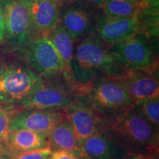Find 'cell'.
Listing matches in <instances>:
<instances>
[{
	"instance_id": "6da1fadb",
	"label": "cell",
	"mask_w": 159,
	"mask_h": 159,
	"mask_svg": "<svg viewBox=\"0 0 159 159\" xmlns=\"http://www.w3.org/2000/svg\"><path fill=\"white\" fill-rule=\"evenodd\" d=\"M71 71L77 94L97 80L105 77L120 78L127 72L115 59L111 49L95 37L87 38L76 47Z\"/></svg>"
},
{
	"instance_id": "7a4b0ae2",
	"label": "cell",
	"mask_w": 159,
	"mask_h": 159,
	"mask_svg": "<svg viewBox=\"0 0 159 159\" xmlns=\"http://www.w3.org/2000/svg\"><path fill=\"white\" fill-rule=\"evenodd\" d=\"M101 131L132 155H158V128L140 114L136 106L108 119Z\"/></svg>"
},
{
	"instance_id": "3957f363",
	"label": "cell",
	"mask_w": 159,
	"mask_h": 159,
	"mask_svg": "<svg viewBox=\"0 0 159 159\" xmlns=\"http://www.w3.org/2000/svg\"><path fill=\"white\" fill-rule=\"evenodd\" d=\"M44 79L27 64H0V108H20Z\"/></svg>"
},
{
	"instance_id": "277c9868",
	"label": "cell",
	"mask_w": 159,
	"mask_h": 159,
	"mask_svg": "<svg viewBox=\"0 0 159 159\" xmlns=\"http://www.w3.org/2000/svg\"><path fill=\"white\" fill-rule=\"evenodd\" d=\"M101 119H108L132 108L135 104L119 78L105 77L77 94Z\"/></svg>"
},
{
	"instance_id": "5b68a950",
	"label": "cell",
	"mask_w": 159,
	"mask_h": 159,
	"mask_svg": "<svg viewBox=\"0 0 159 159\" xmlns=\"http://www.w3.org/2000/svg\"><path fill=\"white\" fill-rule=\"evenodd\" d=\"M61 78L44 80L43 84L21 104L20 108L63 111L77 99L76 91Z\"/></svg>"
},
{
	"instance_id": "8992f818",
	"label": "cell",
	"mask_w": 159,
	"mask_h": 159,
	"mask_svg": "<svg viewBox=\"0 0 159 159\" xmlns=\"http://www.w3.org/2000/svg\"><path fill=\"white\" fill-rule=\"evenodd\" d=\"M25 55L27 65L44 80L63 78L62 62L48 36L33 40Z\"/></svg>"
},
{
	"instance_id": "52a82bcc",
	"label": "cell",
	"mask_w": 159,
	"mask_h": 159,
	"mask_svg": "<svg viewBox=\"0 0 159 159\" xmlns=\"http://www.w3.org/2000/svg\"><path fill=\"white\" fill-rule=\"evenodd\" d=\"M111 51L127 71L156 68V57L144 34H136L116 43Z\"/></svg>"
},
{
	"instance_id": "ba28073f",
	"label": "cell",
	"mask_w": 159,
	"mask_h": 159,
	"mask_svg": "<svg viewBox=\"0 0 159 159\" xmlns=\"http://www.w3.org/2000/svg\"><path fill=\"white\" fill-rule=\"evenodd\" d=\"M6 34L13 42L21 44L33 29L30 0H2Z\"/></svg>"
},
{
	"instance_id": "9c48e42d",
	"label": "cell",
	"mask_w": 159,
	"mask_h": 159,
	"mask_svg": "<svg viewBox=\"0 0 159 159\" xmlns=\"http://www.w3.org/2000/svg\"><path fill=\"white\" fill-rule=\"evenodd\" d=\"M63 112L74 130L80 146L89 137L101 131L102 119L78 95L75 102L63 110Z\"/></svg>"
},
{
	"instance_id": "30bf717a",
	"label": "cell",
	"mask_w": 159,
	"mask_h": 159,
	"mask_svg": "<svg viewBox=\"0 0 159 159\" xmlns=\"http://www.w3.org/2000/svg\"><path fill=\"white\" fill-rule=\"evenodd\" d=\"M64 118L63 111L21 108L12 119L9 131L25 129L49 135L55 125Z\"/></svg>"
},
{
	"instance_id": "8fae6325",
	"label": "cell",
	"mask_w": 159,
	"mask_h": 159,
	"mask_svg": "<svg viewBox=\"0 0 159 159\" xmlns=\"http://www.w3.org/2000/svg\"><path fill=\"white\" fill-rule=\"evenodd\" d=\"M135 105L159 97L156 69L130 70L119 78Z\"/></svg>"
},
{
	"instance_id": "7c38bea8",
	"label": "cell",
	"mask_w": 159,
	"mask_h": 159,
	"mask_svg": "<svg viewBox=\"0 0 159 159\" xmlns=\"http://www.w3.org/2000/svg\"><path fill=\"white\" fill-rule=\"evenodd\" d=\"M80 149L85 159H127L130 155L102 131L83 141Z\"/></svg>"
},
{
	"instance_id": "4fadbf2b",
	"label": "cell",
	"mask_w": 159,
	"mask_h": 159,
	"mask_svg": "<svg viewBox=\"0 0 159 159\" xmlns=\"http://www.w3.org/2000/svg\"><path fill=\"white\" fill-rule=\"evenodd\" d=\"M99 39L116 44L137 34L139 30L138 16L128 19L111 18L105 16L98 23Z\"/></svg>"
},
{
	"instance_id": "5bb4252c",
	"label": "cell",
	"mask_w": 159,
	"mask_h": 159,
	"mask_svg": "<svg viewBox=\"0 0 159 159\" xmlns=\"http://www.w3.org/2000/svg\"><path fill=\"white\" fill-rule=\"evenodd\" d=\"M3 144L14 159L21 153L49 148V135L25 129L11 130Z\"/></svg>"
},
{
	"instance_id": "9a60e30c",
	"label": "cell",
	"mask_w": 159,
	"mask_h": 159,
	"mask_svg": "<svg viewBox=\"0 0 159 159\" xmlns=\"http://www.w3.org/2000/svg\"><path fill=\"white\" fill-rule=\"evenodd\" d=\"M61 27L71 39H79L91 34L94 30V22L90 14L80 6H69L60 14Z\"/></svg>"
},
{
	"instance_id": "2e32d148",
	"label": "cell",
	"mask_w": 159,
	"mask_h": 159,
	"mask_svg": "<svg viewBox=\"0 0 159 159\" xmlns=\"http://www.w3.org/2000/svg\"><path fill=\"white\" fill-rule=\"evenodd\" d=\"M49 148L52 152L67 151L85 159L74 130L66 117L55 125L49 134Z\"/></svg>"
},
{
	"instance_id": "e0dca14e",
	"label": "cell",
	"mask_w": 159,
	"mask_h": 159,
	"mask_svg": "<svg viewBox=\"0 0 159 159\" xmlns=\"http://www.w3.org/2000/svg\"><path fill=\"white\" fill-rule=\"evenodd\" d=\"M33 28L39 32L53 30L60 21L57 4L50 0H30Z\"/></svg>"
},
{
	"instance_id": "ac0fdd59",
	"label": "cell",
	"mask_w": 159,
	"mask_h": 159,
	"mask_svg": "<svg viewBox=\"0 0 159 159\" xmlns=\"http://www.w3.org/2000/svg\"><path fill=\"white\" fill-rule=\"evenodd\" d=\"M49 39L52 43L62 62L63 78L75 89V83L71 71V63L74 55L73 39L61 25H57L51 31Z\"/></svg>"
},
{
	"instance_id": "d6986e66",
	"label": "cell",
	"mask_w": 159,
	"mask_h": 159,
	"mask_svg": "<svg viewBox=\"0 0 159 159\" xmlns=\"http://www.w3.org/2000/svg\"><path fill=\"white\" fill-rule=\"evenodd\" d=\"M103 5L108 17L128 19L138 16L139 5L134 0H107Z\"/></svg>"
},
{
	"instance_id": "ffe728a7",
	"label": "cell",
	"mask_w": 159,
	"mask_h": 159,
	"mask_svg": "<svg viewBox=\"0 0 159 159\" xmlns=\"http://www.w3.org/2000/svg\"><path fill=\"white\" fill-rule=\"evenodd\" d=\"M140 114L156 128L159 127V97H156L135 105Z\"/></svg>"
},
{
	"instance_id": "44dd1931",
	"label": "cell",
	"mask_w": 159,
	"mask_h": 159,
	"mask_svg": "<svg viewBox=\"0 0 159 159\" xmlns=\"http://www.w3.org/2000/svg\"><path fill=\"white\" fill-rule=\"evenodd\" d=\"M20 109V108H0V144L5 142L12 119Z\"/></svg>"
},
{
	"instance_id": "7402d4cb",
	"label": "cell",
	"mask_w": 159,
	"mask_h": 159,
	"mask_svg": "<svg viewBox=\"0 0 159 159\" xmlns=\"http://www.w3.org/2000/svg\"><path fill=\"white\" fill-rule=\"evenodd\" d=\"M52 152L49 148L21 153L14 159H49Z\"/></svg>"
},
{
	"instance_id": "603a6c76",
	"label": "cell",
	"mask_w": 159,
	"mask_h": 159,
	"mask_svg": "<svg viewBox=\"0 0 159 159\" xmlns=\"http://www.w3.org/2000/svg\"><path fill=\"white\" fill-rule=\"evenodd\" d=\"M49 159H81L67 151H55L52 153Z\"/></svg>"
},
{
	"instance_id": "cb8c5ba5",
	"label": "cell",
	"mask_w": 159,
	"mask_h": 159,
	"mask_svg": "<svg viewBox=\"0 0 159 159\" xmlns=\"http://www.w3.org/2000/svg\"><path fill=\"white\" fill-rule=\"evenodd\" d=\"M6 35V28L5 18H4V13L2 8L1 4H0V41H2Z\"/></svg>"
},
{
	"instance_id": "d4e9b609",
	"label": "cell",
	"mask_w": 159,
	"mask_h": 159,
	"mask_svg": "<svg viewBox=\"0 0 159 159\" xmlns=\"http://www.w3.org/2000/svg\"><path fill=\"white\" fill-rule=\"evenodd\" d=\"M0 159H13V156L4 144H0Z\"/></svg>"
},
{
	"instance_id": "484cf974",
	"label": "cell",
	"mask_w": 159,
	"mask_h": 159,
	"mask_svg": "<svg viewBox=\"0 0 159 159\" xmlns=\"http://www.w3.org/2000/svg\"><path fill=\"white\" fill-rule=\"evenodd\" d=\"M127 159H158V155H132L130 154Z\"/></svg>"
},
{
	"instance_id": "4316f807",
	"label": "cell",
	"mask_w": 159,
	"mask_h": 159,
	"mask_svg": "<svg viewBox=\"0 0 159 159\" xmlns=\"http://www.w3.org/2000/svg\"><path fill=\"white\" fill-rule=\"evenodd\" d=\"M79 1L81 2L87 4V5L99 7V6L104 5L107 0H79Z\"/></svg>"
},
{
	"instance_id": "83f0119b",
	"label": "cell",
	"mask_w": 159,
	"mask_h": 159,
	"mask_svg": "<svg viewBox=\"0 0 159 159\" xmlns=\"http://www.w3.org/2000/svg\"><path fill=\"white\" fill-rule=\"evenodd\" d=\"M138 5H158V0H134Z\"/></svg>"
},
{
	"instance_id": "f1b7e54d",
	"label": "cell",
	"mask_w": 159,
	"mask_h": 159,
	"mask_svg": "<svg viewBox=\"0 0 159 159\" xmlns=\"http://www.w3.org/2000/svg\"><path fill=\"white\" fill-rule=\"evenodd\" d=\"M50 1H52V2H54L57 4L59 2H62L64 1V0H50Z\"/></svg>"
}]
</instances>
